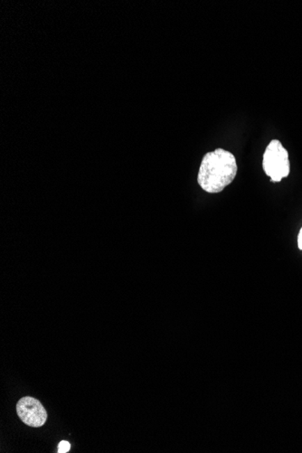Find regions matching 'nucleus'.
<instances>
[{"instance_id":"3","label":"nucleus","mask_w":302,"mask_h":453,"mask_svg":"<svg viewBox=\"0 0 302 453\" xmlns=\"http://www.w3.org/2000/svg\"><path fill=\"white\" fill-rule=\"evenodd\" d=\"M18 418L30 427H41L47 420V413L40 402L34 397L21 398L17 404Z\"/></svg>"},{"instance_id":"1","label":"nucleus","mask_w":302,"mask_h":453,"mask_svg":"<svg viewBox=\"0 0 302 453\" xmlns=\"http://www.w3.org/2000/svg\"><path fill=\"white\" fill-rule=\"evenodd\" d=\"M237 159L230 151L217 149L205 154L198 175V185L209 194L222 192L237 177Z\"/></svg>"},{"instance_id":"4","label":"nucleus","mask_w":302,"mask_h":453,"mask_svg":"<svg viewBox=\"0 0 302 453\" xmlns=\"http://www.w3.org/2000/svg\"><path fill=\"white\" fill-rule=\"evenodd\" d=\"M71 445L66 440H63V442L59 443L58 446V452L59 453H65L70 451Z\"/></svg>"},{"instance_id":"2","label":"nucleus","mask_w":302,"mask_h":453,"mask_svg":"<svg viewBox=\"0 0 302 453\" xmlns=\"http://www.w3.org/2000/svg\"><path fill=\"white\" fill-rule=\"evenodd\" d=\"M262 168L271 177V182H280L283 178L289 176L291 172L289 153L280 141L273 140L269 143L264 151Z\"/></svg>"},{"instance_id":"5","label":"nucleus","mask_w":302,"mask_h":453,"mask_svg":"<svg viewBox=\"0 0 302 453\" xmlns=\"http://www.w3.org/2000/svg\"><path fill=\"white\" fill-rule=\"evenodd\" d=\"M298 247L302 251V228L298 235Z\"/></svg>"}]
</instances>
